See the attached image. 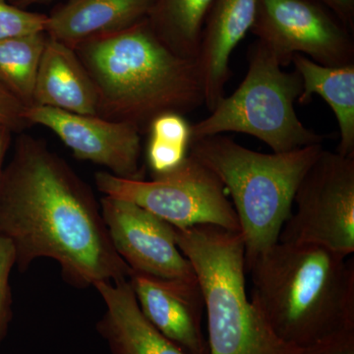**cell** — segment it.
<instances>
[{"label":"cell","mask_w":354,"mask_h":354,"mask_svg":"<svg viewBox=\"0 0 354 354\" xmlns=\"http://www.w3.org/2000/svg\"><path fill=\"white\" fill-rule=\"evenodd\" d=\"M0 234L13 244L21 272L48 258L78 288L131 274L90 186L44 140L24 132L0 174Z\"/></svg>","instance_id":"1"},{"label":"cell","mask_w":354,"mask_h":354,"mask_svg":"<svg viewBox=\"0 0 354 354\" xmlns=\"http://www.w3.org/2000/svg\"><path fill=\"white\" fill-rule=\"evenodd\" d=\"M348 258L278 242L246 268L251 300L281 341L302 349L354 330V266Z\"/></svg>","instance_id":"2"},{"label":"cell","mask_w":354,"mask_h":354,"mask_svg":"<svg viewBox=\"0 0 354 354\" xmlns=\"http://www.w3.org/2000/svg\"><path fill=\"white\" fill-rule=\"evenodd\" d=\"M74 50L97 88V116L129 123L142 134L160 114L184 115L205 104L196 60L172 53L147 18Z\"/></svg>","instance_id":"3"},{"label":"cell","mask_w":354,"mask_h":354,"mask_svg":"<svg viewBox=\"0 0 354 354\" xmlns=\"http://www.w3.org/2000/svg\"><path fill=\"white\" fill-rule=\"evenodd\" d=\"M189 149V155L213 172L232 196L247 268L278 243L298 185L324 148L318 144L263 153L220 134L191 142Z\"/></svg>","instance_id":"4"},{"label":"cell","mask_w":354,"mask_h":354,"mask_svg":"<svg viewBox=\"0 0 354 354\" xmlns=\"http://www.w3.org/2000/svg\"><path fill=\"white\" fill-rule=\"evenodd\" d=\"M176 242L201 290L209 354H299L274 334L247 295L241 232L212 225L176 228Z\"/></svg>","instance_id":"5"},{"label":"cell","mask_w":354,"mask_h":354,"mask_svg":"<svg viewBox=\"0 0 354 354\" xmlns=\"http://www.w3.org/2000/svg\"><path fill=\"white\" fill-rule=\"evenodd\" d=\"M301 93L299 74L285 71L276 55L256 41L248 50L243 81L207 118L191 124V142L232 132L251 135L274 153L323 144L325 136L305 127L295 113Z\"/></svg>","instance_id":"6"},{"label":"cell","mask_w":354,"mask_h":354,"mask_svg":"<svg viewBox=\"0 0 354 354\" xmlns=\"http://www.w3.org/2000/svg\"><path fill=\"white\" fill-rule=\"evenodd\" d=\"M104 196L134 203L177 230L212 225L241 232L239 218L218 178L188 153L183 164L152 180H132L108 171L95 174Z\"/></svg>","instance_id":"7"},{"label":"cell","mask_w":354,"mask_h":354,"mask_svg":"<svg viewBox=\"0 0 354 354\" xmlns=\"http://www.w3.org/2000/svg\"><path fill=\"white\" fill-rule=\"evenodd\" d=\"M279 242L354 252V155L323 149L298 185Z\"/></svg>","instance_id":"8"},{"label":"cell","mask_w":354,"mask_h":354,"mask_svg":"<svg viewBox=\"0 0 354 354\" xmlns=\"http://www.w3.org/2000/svg\"><path fill=\"white\" fill-rule=\"evenodd\" d=\"M250 32L283 67L295 55L325 66L354 64L353 32L319 0H257Z\"/></svg>","instance_id":"9"},{"label":"cell","mask_w":354,"mask_h":354,"mask_svg":"<svg viewBox=\"0 0 354 354\" xmlns=\"http://www.w3.org/2000/svg\"><path fill=\"white\" fill-rule=\"evenodd\" d=\"M100 205L114 249L132 272L198 283L190 261L177 245L174 225L125 200L104 196Z\"/></svg>","instance_id":"10"},{"label":"cell","mask_w":354,"mask_h":354,"mask_svg":"<svg viewBox=\"0 0 354 354\" xmlns=\"http://www.w3.org/2000/svg\"><path fill=\"white\" fill-rule=\"evenodd\" d=\"M26 118L31 127L55 133L78 160L106 167L121 178L145 179L141 132L129 123L41 106L26 109Z\"/></svg>","instance_id":"11"},{"label":"cell","mask_w":354,"mask_h":354,"mask_svg":"<svg viewBox=\"0 0 354 354\" xmlns=\"http://www.w3.org/2000/svg\"><path fill=\"white\" fill-rule=\"evenodd\" d=\"M130 283L142 313L187 354H209L202 330L204 301L199 283L162 281L131 272Z\"/></svg>","instance_id":"12"},{"label":"cell","mask_w":354,"mask_h":354,"mask_svg":"<svg viewBox=\"0 0 354 354\" xmlns=\"http://www.w3.org/2000/svg\"><path fill=\"white\" fill-rule=\"evenodd\" d=\"M256 6L257 0H214L212 3L196 58L205 104L209 111L225 95L230 57L251 30Z\"/></svg>","instance_id":"13"},{"label":"cell","mask_w":354,"mask_h":354,"mask_svg":"<svg viewBox=\"0 0 354 354\" xmlns=\"http://www.w3.org/2000/svg\"><path fill=\"white\" fill-rule=\"evenodd\" d=\"M94 288L106 306L97 330L111 354H187L147 320L129 279Z\"/></svg>","instance_id":"14"},{"label":"cell","mask_w":354,"mask_h":354,"mask_svg":"<svg viewBox=\"0 0 354 354\" xmlns=\"http://www.w3.org/2000/svg\"><path fill=\"white\" fill-rule=\"evenodd\" d=\"M153 0H67L48 15L50 39L75 50L88 39L127 30L146 19Z\"/></svg>","instance_id":"15"},{"label":"cell","mask_w":354,"mask_h":354,"mask_svg":"<svg viewBox=\"0 0 354 354\" xmlns=\"http://www.w3.org/2000/svg\"><path fill=\"white\" fill-rule=\"evenodd\" d=\"M32 106L97 115V88L76 51L50 37L39 62Z\"/></svg>","instance_id":"16"},{"label":"cell","mask_w":354,"mask_h":354,"mask_svg":"<svg viewBox=\"0 0 354 354\" xmlns=\"http://www.w3.org/2000/svg\"><path fill=\"white\" fill-rule=\"evenodd\" d=\"M291 62L302 81L298 104H308L315 95L325 100L339 123L337 152L354 155V64L325 66L302 55H293Z\"/></svg>","instance_id":"17"},{"label":"cell","mask_w":354,"mask_h":354,"mask_svg":"<svg viewBox=\"0 0 354 354\" xmlns=\"http://www.w3.org/2000/svg\"><path fill=\"white\" fill-rule=\"evenodd\" d=\"M214 0H153L147 21L178 57L196 60L205 21Z\"/></svg>","instance_id":"18"},{"label":"cell","mask_w":354,"mask_h":354,"mask_svg":"<svg viewBox=\"0 0 354 354\" xmlns=\"http://www.w3.org/2000/svg\"><path fill=\"white\" fill-rule=\"evenodd\" d=\"M48 39L41 32L0 41V83L26 108L34 104L37 73Z\"/></svg>","instance_id":"19"},{"label":"cell","mask_w":354,"mask_h":354,"mask_svg":"<svg viewBox=\"0 0 354 354\" xmlns=\"http://www.w3.org/2000/svg\"><path fill=\"white\" fill-rule=\"evenodd\" d=\"M147 133V164L153 176L174 171L188 157L191 124L183 114H160L151 122Z\"/></svg>","instance_id":"20"},{"label":"cell","mask_w":354,"mask_h":354,"mask_svg":"<svg viewBox=\"0 0 354 354\" xmlns=\"http://www.w3.org/2000/svg\"><path fill=\"white\" fill-rule=\"evenodd\" d=\"M48 15L31 12L0 0V41L46 32Z\"/></svg>","instance_id":"21"},{"label":"cell","mask_w":354,"mask_h":354,"mask_svg":"<svg viewBox=\"0 0 354 354\" xmlns=\"http://www.w3.org/2000/svg\"><path fill=\"white\" fill-rule=\"evenodd\" d=\"M16 267V253L13 244L8 239L0 234V344L12 319V290L10 276Z\"/></svg>","instance_id":"22"},{"label":"cell","mask_w":354,"mask_h":354,"mask_svg":"<svg viewBox=\"0 0 354 354\" xmlns=\"http://www.w3.org/2000/svg\"><path fill=\"white\" fill-rule=\"evenodd\" d=\"M26 106L0 83V127L23 133L31 127L26 118Z\"/></svg>","instance_id":"23"},{"label":"cell","mask_w":354,"mask_h":354,"mask_svg":"<svg viewBox=\"0 0 354 354\" xmlns=\"http://www.w3.org/2000/svg\"><path fill=\"white\" fill-rule=\"evenodd\" d=\"M299 354H354V330L300 349Z\"/></svg>","instance_id":"24"},{"label":"cell","mask_w":354,"mask_h":354,"mask_svg":"<svg viewBox=\"0 0 354 354\" xmlns=\"http://www.w3.org/2000/svg\"><path fill=\"white\" fill-rule=\"evenodd\" d=\"M328 7L346 27L354 31V0H319Z\"/></svg>","instance_id":"25"},{"label":"cell","mask_w":354,"mask_h":354,"mask_svg":"<svg viewBox=\"0 0 354 354\" xmlns=\"http://www.w3.org/2000/svg\"><path fill=\"white\" fill-rule=\"evenodd\" d=\"M13 133L8 128L0 127V174L3 169L7 153L12 144Z\"/></svg>","instance_id":"26"},{"label":"cell","mask_w":354,"mask_h":354,"mask_svg":"<svg viewBox=\"0 0 354 354\" xmlns=\"http://www.w3.org/2000/svg\"><path fill=\"white\" fill-rule=\"evenodd\" d=\"M48 1H53V0H8L9 3L23 9L35 6V4L44 3V2Z\"/></svg>","instance_id":"27"}]
</instances>
